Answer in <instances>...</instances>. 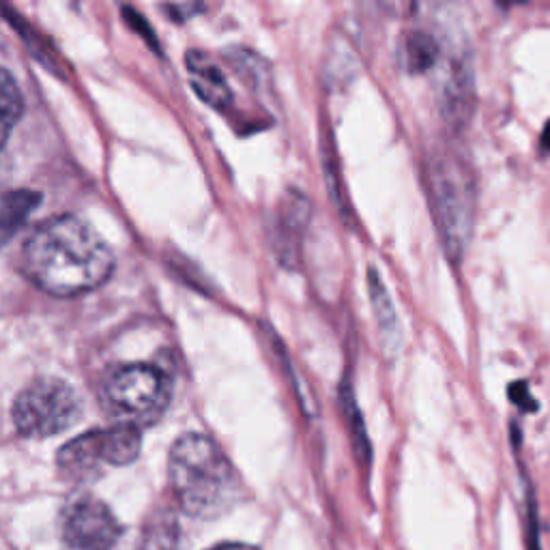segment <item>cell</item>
I'll list each match as a JSON object with an SVG mask.
<instances>
[{
    "instance_id": "3957f363",
    "label": "cell",
    "mask_w": 550,
    "mask_h": 550,
    "mask_svg": "<svg viewBox=\"0 0 550 550\" xmlns=\"http://www.w3.org/2000/svg\"><path fill=\"white\" fill-rule=\"evenodd\" d=\"M428 198L445 254L454 263L465 254L475 220V179L469 164L452 151L428 162Z\"/></svg>"
},
{
    "instance_id": "8fae6325",
    "label": "cell",
    "mask_w": 550,
    "mask_h": 550,
    "mask_svg": "<svg viewBox=\"0 0 550 550\" xmlns=\"http://www.w3.org/2000/svg\"><path fill=\"white\" fill-rule=\"evenodd\" d=\"M41 202V194L35 190H7L0 207V228H3V241L9 243L11 237L26 224L28 217Z\"/></svg>"
},
{
    "instance_id": "8992f818",
    "label": "cell",
    "mask_w": 550,
    "mask_h": 550,
    "mask_svg": "<svg viewBox=\"0 0 550 550\" xmlns=\"http://www.w3.org/2000/svg\"><path fill=\"white\" fill-rule=\"evenodd\" d=\"M123 525L104 501L93 495H76L61 516V538L69 550H114Z\"/></svg>"
},
{
    "instance_id": "5bb4252c",
    "label": "cell",
    "mask_w": 550,
    "mask_h": 550,
    "mask_svg": "<svg viewBox=\"0 0 550 550\" xmlns=\"http://www.w3.org/2000/svg\"><path fill=\"white\" fill-rule=\"evenodd\" d=\"M24 97L16 78L11 76L9 69L0 71V119H3V142L9 140L13 125L22 117Z\"/></svg>"
},
{
    "instance_id": "7a4b0ae2",
    "label": "cell",
    "mask_w": 550,
    "mask_h": 550,
    "mask_svg": "<svg viewBox=\"0 0 550 550\" xmlns=\"http://www.w3.org/2000/svg\"><path fill=\"white\" fill-rule=\"evenodd\" d=\"M168 477L177 503L194 518L211 520L241 501L243 482L233 462L213 439L185 432L168 458Z\"/></svg>"
},
{
    "instance_id": "ac0fdd59",
    "label": "cell",
    "mask_w": 550,
    "mask_h": 550,
    "mask_svg": "<svg viewBox=\"0 0 550 550\" xmlns=\"http://www.w3.org/2000/svg\"><path fill=\"white\" fill-rule=\"evenodd\" d=\"M211 550H258L250 544H239V542H233V544H220V546H215Z\"/></svg>"
},
{
    "instance_id": "277c9868",
    "label": "cell",
    "mask_w": 550,
    "mask_h": 550,
    "mask_svg": "<svg viewBox=\"0 0 550 550\" xmlns=\"http://www.w3.org/2000/svg\"><path fill=\"white\" fill-rule=\"evenodd\" d=\"M142 432L136 424H119L112 428H95L67 441L56 465L67 482L89 484L101 475L104 467H125L140 454Z\"/></svg>"
},
{
    "instance_id": "6da1fadb",
    "label": "cell",
    "mask_w": 550,
    "mask_h": 550,
    "mask_svg": "<svg viewBox=\"0 0 550 550\" xmlns=\"http://www.w3.org/2000/svg\"><path fill=\"white\" fill-rule=\"evenodd\" d=\"M20 260L26 278L54 297L89 293L114 269L108 241L71 213L43 220L22 245Z\"/></svg>"
},
{
    "instance_id": "9a60e30c",
    "label": "cell",
    "mask_w": 550,
    "mask_h": 550,
    "mask_svg": "<svg viewBox=\"0 0 550 550\" xmlns=\"http://www.w3.org/2000/svg\"><path fill=\"white\" fill-rule=\"evenodd\" d=\"M340 400H342V409L349 417V426L353 432V441H355V450L357 454H361V458L368 460L370 458V443H368V434L364 428V419H361V413L357 409V402L353 398V392L349 385H342L340 392Z\"/></svg>"
},
{
    "instance_id": "2e32d148",
    "label": "cell",
    "mask_w": 550,
    "mask_h": 550,
    "mask_svg": "<svg viewBox=\"0 0 550 550\" xmlns=\"http://www.w3.org/2000/svg\"><path fill=\"white\" fill-rule=\"evenodd\" d=\"M508 394H510V400L516 404V407L520 411H525V413H535L540 409V404L535 402V398L531 396L529 392V383L525 381H516L510 385L508 389Z\"/></svg>"
},
{
    "instance_id": "7c38bea8",
    "label": "cell",
    "mask_w": 550,
    "mask_h": 550,
    "mask_svg": "<svg viewBox=\"0 0 550 550\" xmlns=\"http://www.w3.org/2000/svg\"><path fill=\"white\" fill-rule=\"evenodd\" d=\"M179 544V525L175 512L157 510L147 520L142 533L140 550H177Z\"/></svg>"
},
{
    "instance_id": "4fadbf2b",
    "label": "cell",
    "mask_w": 550,
    "mask_h": 550,
    "mask_svg": "<svg viewBox=\"0 0 550 550\" xmlns=\"http://www.w3.org/2000/svg\"><path fill=\"white\" fill-rule=\"evenodd\" d=\"M402 56L409 71H413V74H422V71H428L439 63L441 46L439 41L434 39V35L426 31H413L407 35V41H404Z\"/></svg>"
},
{
    "instance_id": "52a82bcc",
    "label": "cell",
    "mask_w": 550,
    "mask_h": 550,
    "mask_svg": "<svg viewBox=\"0 0 550 550\" xmlns=\"http://www.w3.org/2000/svg\"><path fill=\"white\" fill-rule=\"evenodd\" d=\"M104 398L114 411L129 417L153 415L168 398L166 374L149 364H127L104 383Z\"/></svg>"
},
{
    "instance_id": "d6986e66",
    "label": "cell",
    "mask_w": 550,
    "mask_h": 550,
    "mask_svg": "<svg viewBox=\"0 0 550 550\" xmlns=\"http://www.w3.org/2000/svg\"><path fill=\"white\" fill-rule=\"evenodd\" d=\"M542 147H544V151H550V121L546 123V127H544V134H542Z\"/></svg>"
},
{
    "instance_id": "e0dca14e",
    "label": "cell",
    "mask_w": 550,
    "mask_h": 550,
    "mask_svg": "<svg viewBox=\"0 0 550 550\" xmlns=\"http://www.w3.org/2000/svg\"><path fill=\"white\" fill-rule=\"evenodd\" d=\"M527 546L529 550H542L540 531H538V514H535L533 492H529V516H527Z\"/></svg>"
},
{
    "instance_id": "5b68a950",
    "label": "cell",
    "mask_w": 550,
    "mask_h": 550,
    "mask_svg": "<svg viewBox=\"0 0 550 550\" xmlns=\"http://www.w3.org/2000/svg\"><path fill=\"white\" fill-rule=\"evenodd\" d=\"M82 411L84 402L74 385L59 376H41L13 400L11 417L22 437L48 439L78 424Z\"/></svg>"
},
{
    "instance_id": "ba28073f",
    "label": "cell",
    "mask_w": 550,
    "mask_h": 550,
    "mask_svg": "<svg viewBox=\"0 0 550 550\" xmlns=\"http://www.w3.org/2000/svg\"><path fill=\"white\" fill-rule=\"evenodd\" d=\"M310 222V202L297 190H288L278 207V215L273 222V245L282 260H293L299 256V245Z\"/></svg>"
},
{
    "instance_id": "9c48e42d",
    "label": "cell",
    "mask_w": 550,
    "mask_h": 550,
    "mask_svg": "<svg viewBox=\"0 0 550 550\" xmlns=\"http://www.w3.org/2000/svg\"><path fill=\"white\" fill-rule=\"evenodd\" d=\"M187 74L194 91L213 108H226L233 101V89H230L224 67L205 50L192 48L185 54Z\"/></svg>"
},
{
    "instance_id": "30bf717a",
    "label": "cell",
    "mask_w": 550,
    "mask_h": 550,
    "mask_svg": "<svg viewBox=\"0 0 550 550\" xmlns=\"http://www.w3.org/2000/svg\"><path fill=\"white\" fill-rule=\"evenodd\" d=\"M368 291H370V301H372L376 323H379L381 340L385 342V346H392V349H396V346L400 344V321H398L394 301L387 293L381 273L374 267H370V271H368Z\"/></svg>"
}]
</instances>
